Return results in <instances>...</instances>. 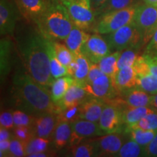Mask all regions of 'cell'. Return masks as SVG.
I'll return each instance as SVG.
<instances>
[{
    "mask_svg": "<svg viewBox=\"0 0 157 157\" xmlns=\"http://www.w3.org/2000/svg\"><path fill=\"white\" fill-rule=\"evenodd\" d=\"M47 42L48 38L36 24L18 31L15 36V48L23 66L37 83L50 90L55 78L50 71Z\"/></svg>",
    "mask_w": 157,
    "mask_h": 157,
    "instance_id": "obj_1",
    "label": "cell"
},
{
    "mask_svg": "<svg viewBox=\"0 0 157 157\" xmlns=\"http://www.w3.org/2000/svg\"><path fill=\"white\" fill-rule=\"evenodd\" d=\"M11 96L17 109L34 117L60 111L51 98L50 90L37 83L23 66L13 74Z\"/></svg>",
    "mask_w": 157,
    "mask_h": 157,
    "instance_id": "obj_2",
    "label": "cell"
},
{
    "mask_svg": "<svg viewBox=\"0 0 157 157\" xmlns=\"http://www.w3.org/2000/svg\"><path fill=\"white\" fill-rule=\"evenodd\" d=\"M41 33L52 40H65L74 24L61 0H48L45 10L34 23Z\"/></svg>",
    "mask_w": 157,
    "mask_h": 157,
    "instance_id": "obj_3",
    "label": "cell"
},
{
    "mask_svg": "<svg viewBox=\"0 0 157 157\" xmlns=\"http://www.w3.org/2000/svg\"><path fill=\"white\" fill-rule=\"evenodd\" d=\"M138 5L135 4L127 8L100 15L96 18L93 31L101 35L109 34L133 22Z\"/></svg>",
    "mask_w": 157,
    "mask_h": 157,
    "instance_id": "obj_4",
    "label": "cell"
},
{
    "mask_svg": "<svg viewBox=\"0 0 157 157\" xmlns=\"http://www.w3.org/2000/svg\"><path fill=\"white\" fill-rule=\"evenodd\" d=\"M111 52L123 51L131 48L142 49V39L140 31L134 22H132L118 30L104 35Z\"/></svg>",
    "mask_w": 157,
    "mask_h": 157,
    "instance_id": "obj_5",
    "label": "cell"
},
{
    "mask_svg": "<svg viewBox=\"0 0 157 157\" xmlns=\"http://www.w3.org/2000/svg\"><path fill=\"white\" fill-rule=\"evenodd\" d=\"M66 6L74 26L88 31L93 30L96 15L90 0H61Z\"/></svg>",
    "mask_w": 157,
    "mask_h": 157,
    "instance_id": "obj_6",
    "label": "cell"
},
{
    "mask_svg": "<svg viewBox=\"0 0 157 157\" xmlns=\"http://www.w3.org/2000/svg\"><path fill=\"white\" fill-rule=\"evenodd\" d=\"M133 22L140 33L142 47L146 48L157 29L156 6L146 4L139 5Z\"/></svg>",
    "mask_w": 157,
    "mask_h": 157,
    "instance_id": "obj_7",
    "label": "cell"
},
{
    "mask_svg": "<svg viewBox=\"0 0 157 157\" xmlns=\"http://www.w3.org/2000/svg\"><path fill=\"white\" fill-rule=\"evenodd\" d=\"M77 82L89 94L90 97L101 98L105 102L119 95V92L115 87L114 80L105 74L96 78L91 84L84 82Z\"/></svg>",
    "mask_w": 157,
    "mask_h": 157,
    "instance_id": "obj_8",
    "label": "cell"
},
{
    "mask_svg": "<svg viewBox=\"0 0 157 157\" xmlns=\"http://www.w3.org/2000/svg\"><path fill=\"white\" fill-rule=\"evenodd\" d=\"M71 135L68 148L79 144L80 143L89 139L105 135L100 128L99 124L85 119H78L71 123Z\"/></svg>",
    "mask_w": 157,
    "mask_h": 157,
    "instance_id": "obj_9",
    "label": "cell"
},
{
    "mask_svg": "<svg viewBox=\"0 0 157 157\" xmlns=\"http://www.w3.org/2000/svg\"><path fill=\"white\" fill-rule=\"evenodd\" d=\"M111 52L105 39L101 34H95L90 35L82 46L81 53L88 59L90 63H99V62Z\"/></svg>",
    "mask_w": 157,
    "mask_h": 157,
    "instance_id": "obj_10",
    "label": "cell"
},
{
    "mask_svg": "<svg viewBox=\"0 0 157 157\" xmlns=\"http://www.w3.org/2000/svg\"><path fill=\"white\" fill-rule=\"evenodd\" d=\"M98 124L105 135L121 132L124 126L122 109L113 104L107 103L102 112Z\"/></svg>",
    "mask_w": 157,
    "mask_h": 157,
    "instance_id": "obj_11",
    "label": "cell"
},
{
    "mask_svg": "<svg viewBox=\"0 0 157 157\" xmlns=\"http://www.w3.org/2000/svg\"><path fill=\"white\" fill-rule=\"evenodd\" d=\"M89 140L95 145L96 156H116L123 145L124 136L120 132H113Z\"/></svg>",
    "mask_w": 157,
    "mask_h": 157,
    "instance_id": "obj_12",
    "label": "cell"
},
{
    "mask_svg": "<svg viewBox=\"0 0 157 157\" xmlns=\"http://www.w3.org/2000/svg\"><path fill=\"white\" fill-rule=\"evenodd\" d=\"M20 14L16 3H13L10 0H0V34L2 36H13Z\"/></svg>",
    "mask_w": 157,
    "mask_h": 157,
    "instance_id": "obj_13",
    "label": "cell"
},
{
    "mask_svg": "<svg viewBox=\"0 0 157 157\" xmlns=\"http://www.w3.org/2000/svg\"><path fill=\"white\" fill-rule=\"evenodd\" d=\"M137 75V87L151 95L157 93V79L153 75L150 66L143 55L137 58L134 66Z\"/></svg>",
    "mask_w": 157,
    "mask_h": 157,
    "instance_id": "obj_14",
    "label": "cell"
},
{
    "mask_svg": "<svg viewBox=\"0 0 157 157\" xmlns=\"http://www.w3.org/2000/svg\"><path fill=\"white\" fill-rule=\"evenodd\" d=\"M58 123L57 113H49L36 117L31 127L35 137L52 140Z\"/></svg>",
    "mask_w": 157,
    "mask_h": 157,
    "instance_id": "obj_15",
    "label": "cell"
},
{
    "mask_svg": "<svg viewBox=\"0 0 157 157\" xmlns=\"http://www.w3.org/2000/svg\"><path fill=\"white\" fill-rule=\"evenodd\" d=\"M20 13L29 23H35L45 10L48 0H15Z\"/></svg>",
    "mask_w": 157,
    "mask_h": 157,
    "instance_id": "obj_16",
    "label": "cell"
},
{
    "mask_svg": "<svg viewBox=\"0 0 157 157\" xmlns=\"http://www.w3.org/2000/svg\"><path fill=\"white\" fill-rule=\"evenodd\" d=\"M107 105L105 101L101 98L90 97L79 105V119L99 122L104 108Z\"/></svg>",
    "mask_w": 157,
    "mask_h": 157,
    "instance_id": "obj_17",
    "label": "cell"
},
{
    "mask_svg": "<svg viewBox=\"0 0 157 157\" xmlns=\"http://www.w3.org/2000/svg\"><path fill=\"white\" fill-rule=\"evenodd\" d=\"M89 98H90V95L75 80L74 84H72L63 98L56 103V105L60 111L73 105H80Z\"/></svg>",
    "mask_w": 157,
    "mask_h": 157,
    "instance_id": "obj_18",
    "label": "cell"
},
{
    "mask_svg": "<svg viewBox=\"0 0 157 157\" xmlns=\"http://www.w3.org/2000/svg\"><path fill=\"white\" fill-rule=\"evenodd\" d=\"M13 42L9 36H2L0 41V76L2 82L11 70Z\"/></svg>",
    "mask_w": 157,
    "mask_h": 157,
    "instance_id": "obj_19",
    "label": "cell"
},
{
    "mask_svg": "<svg viewBox=\"0 0 157 157\" xmlns=\"http://www.w3.org/2000/svg\"><path fill=\"white\" fill-rule=\"evenodd\" d=\"M115 87L119 93L124 90L137 87V78L133 66L118 71L114 79Z\"/></svg>",
    "mask_w": 157,
    "mask_h": 157,
    "instance_id": "obj_20",
    "label": "cell"
},
{
    "mask_svg": "<svg viewBox=\"0 0 157 157\" xmlns=\"http://www.w3.org/2000/svg\"><path fill=\"white\" fill-rule=\"evenodd\" d=\"M90 35L91 34L87 33V31L74 25L69 34L64 40L65 44L74 56H76L81 53L82 46L90 38Z\"/></svg>",
    "mask_w": 157,
    "mask_h": 157,
    "instance_id": "obj_21",
    "label": "cell"
},
{
    "mask_svg": "<svg viewBox=\"0 0 157 157\" xmlns=\"http://www.w3.org/2000/svg\"><path fill=\"white\" fill-rule=\"evenodd\" d=\"M154 111H156L150 106H124L122 109L124 128H129L134 126L140 119Z\"/></svg>",
    "mask_w": 157,
    "mask_h": 157,
    "instance_id": "obj_22",
    "label": "cell"
},
{
    "mask_svg": "<svg viewBox=\"0 0 157 157\" xmlns=\"http://www.w3.org/2000/svg\"><path fill=\"white\" fill-rule=\"evenodd\" d=\"M74 82L75 79L73 76L70 75L55 78L50 88V95L52 101L56 104L58 103L63 98L65 94L71 87L72 84H74Z\"/></svg>",
    "mask_w": 157,
    "mask_h": 157,
    "instance_id": "obj_23",
    "label": "cell"
},
{
    "mask_svg": "<svg viewBox=\"0 0 157 157\" xmlns=\"http://www.w3.org/2000/svg\"><path fill=\"white\" fill-rule=\"evenodd\" d=\"M71 127V124L66 121H60L55 130L52 138V146L56 151H60L69 144Z\"/></svg>",
    "mask_w": 157,
    "mask_h": 157,
    "instance_id": "obj_24",
    "label": "cell"
},
{
    "mask_svg": "<svg viewBox=\"0 0 157 157\" xmlns=\"http://www.w3.org/2000/svg\"><path fill=\"white\" fill-rule=\"evenodd\" d=\"M47 48H48L49 60H50V71L52 77L54 78H57L61 77V76L68 75V68L61 63L60 60H58V58H57L54 50L53 45H52V39L48 38Z\"/></svg>",
    "mask_w": 157,
    "mask_h": 157,
    "instance_id": "obj_25",
    "label": "cell"
},
{
    "mask_svg": "<svg viewBox=\"0 0 157 157\" xmlns=\"http://www.w3.org/2000/svg\"><path fill=\"white\" fill-rule=\"evenodd\" d=\"M121 51H114L111 52L105 57L102 59L99 62V66L104 74L110 76L113 80L115 79V76L118 72L117 62L118 59L120 56Z\"/></svg>",
    "mask_w": 157,
    "mask_h": 157,
    "instance_id": "obj_26",
    "label": "cell"
},
{
    "mask_svg": "<svg viewBox=\"0 0 157 157\" xmlns=\"http://www.w3.org/2000/svg\"><path fill=\"white\" fill-rule=\"evenodd\" d=\"M124 131L127 133H129L130 139L135 140L143 148H145L153 140L157 132L156 131L144 129L137 127L125 128Z\"/></svg>",
    "mask_w": 157,
    "mask_h": 157,
    "instance_id": "obj_27",
    "label": "cell"
},
{
    "mask_svg": "<svg viewBox=\"0 0 157 157\" xmlns=\"http://www.w3.org/2000/svg\"><path fill=\"white\" fill-rule=\"evenodd\" d=\"M135 5V0H107L103 5L95 11L96 17L109 13V12L119 10Z\"/></svg>",
    "mask_w": 157,
    "mask_h": 157,
    "instance_id": "obj_28",
    "label": "cell"
},
{
    "mask_svg": "<svg viewBox=\"0 0 157 157\" xmlns=\"http://www.w3.org/2000/svg\"><path fill=\"white\" fill-rule=\"evenodd\" d=\"M69 154L74 157H91L96 156L95 147L90 140L84 141L79 144L70 147Z\"/></svg>",
    "mask_w": 157,
    "mask_h": 157,
    "instance_id": "obj_29",
    "label": "cell"
},
{
    "mask_svg": "<svg viewBox=\"0 0 157 157\" xmlns=\"http://www.w3.org/2000/svg\"><path fill=\"white\" fill-rule=\"evenodd\" d=\"M75 60L76 61V67L72 76L76 82H84L89 73L91 63L82 53L75 56Z\"/></svg>",
    "mask_w": 157,
    "mask_h": 157,
    "instance_id": "obj_30",
    "label": "cell"
},
{
    "mask_svg": "<svg viewBox=\"0 0 157 157\" xmlns=\"http://www.w3.org/2000/svg\"><path fill=\"white\" fill-rule=\"evenodd\" d=\"M52 145V140L40 137H34L26 146L25 156H29L35 153L46 151L50 150V146Z\"/></svg>",
    "mask_w": 157,
    "mask_h": 157,
    "instance_id": "obj_31",
    "label": "cell"
},
{
    "mask_svg": "<svg viewBox=\"0 0 157 157\" xmlns=\"http://www.w3.org/2000/svg\"><path fill=\"white\" fill-rule=\"evenodd\" d=\"M142 156H144V148L132 139L123 144L119 151L116 155V156L120 157H137Z\"/></svg>",
    "mask_w": 157,
    "mask_h": 157,
    "instance_id": "obj_32",
    "label": "cell"
},
{
    "mask_svg": "<svg viewBox=\"0 0 157 157\" xmlns=\"http://www.w3.org/2000/svg\"><path fill=\"white\" fill-rule=\"evenodd\" d=\"M55 52L60 62L68 67L71 63L75 58V56L72 53L66 44H63L57 40H52Z\"/></svg>",
    "mask_w": 157,
    "mask_h": 157,
    "instance_id": "obj_33",
    "label": "cell"
},
{
    "mask_svg": "<svg viewBox=\"0 0 157 157\" xmlns=\"http://www.w3.org/2000/svg\"><path fill=\"white\" fill-rule=\"evenodd\" d=\"M140 49L131 48L121 51L120 56L118 59L117 67L118 69L130 67L134 66L137 58L139 56V50Z\"/></svg>",
    "mask_w": 157,
    "mask_h": 157,
    "instance_id": "obj_34",
    "label": "cell"
},
{
    "mask_svg": "<svg viewBox=\"0 0 157 157\" xmlns=\"http://www.w3.org/2000/svg\"><path fill=\"white\" fill-rule=\"evenodd\" d=\"M79 105H73V106L60 110L57 113L58 121H66L71 124L79 119Z\"/></svg>",
    "mask_w": 157,
    "mask_h": 157,
    "instance_id": "obj_35",
    "label": "cell"
},
{
    "mask_svg": "<svg viewBox=\"0 0 157 157\" xmlns=\"http://www.w3.org/2000/svg\"><path fill=\"white\" fill-rule=\"evenodd\" d=\"M15 127H32L36 117L28 113L21 109H16L13 111Z\"/></svg>",
    "mask_w": 157,
    "mask_h": 157,
    "instance_id": "obj_36",
    "label": "cell"
},
{
    "mask_svg": "<svg viewBox=\"0 0 157 157\" xmlns=\"http://www.w3.org/2000/svg\"><path fill=\"white\" fill-rule=\"evenodd\" d=\"M13 137L28 144L35 137L31 127H15L13 129Z\"/></svg>",
    "mask_w": 157,
    "mask_h": 157,
    "instance_id": "obj_37",
    "label": "cell"
},
{
    "mask_svg": "<svg viewBox=\"0 0 157 157\" xmlns=\"http://www.w3.org/2000/svg\"><path fill=\"white\" fill-rule=\"evenodd\" d=\"M132 127H140V128L144 129H148V130L157 132V111L149 113L144 118H143L142 119H140L136 124H135Z\"/></svg>",
    "mask_w": 157,
    "mask_h": 157,
    "instance_id": "obj_38",
    "label": "cell"
},
{
    "mask_svg": "<svg viewBox=\"0 0 157 157\" xmlns=\"http://www.w3.org/2000/svg\"><path fill=\"white\" fill-rule=\"evenodd\" d=\"M27 144L23 141L13 137L10 141V147L8 156L22 157L25 156Z\"/></svg>",
    "mask_w": 157,
    "mask_h": 157,
    "instance_id": "obj_39",
    "label": "cell"
},
{
    "mask_svg": "<svg viewBox=\"0 0 157 157\" xmlns=\"http://www.w3.org/2000/svg\"><path fill=\"white\" fill-rule=\"evenodd\" d=\"M13 111H4L0 114V127L13 129L15 127L14 119H13Z\"/></svg>",
    "mask_w": 157,
    "mask_h": 157,
    "instance_id": "obj_40",
    "label": "cell"
},
{
    "mask_svg": "<svg viewBox=\"0 0 157 157\" xmlns=\"http://www.w3.org/2000/svg\"><path fill=\"white\" fill-rule=\"evenodd\" d=\"M103 72L102 71L101 68H100L99 64L95 63H90V67L88 73L87 77L84 82L87 84H91L95 81L96 78H98L100 76L103 75Z\"/></svg>",
    "mask_w": 157,
    "mask_h": 157,
    "instance_id": "obj_41",
    "label": "cell"
},
{
    "mask_svg": "<svg viewBox=\"0 0 157 157\" xmlns=\"http://www.w3.org/2000/svg\"><path fill=\"white\" fill-rule=\"evenodd\" d=\"M143 53L157 56V29L155 31L154 36H152L150 42L145 48V51Z\"/></svg>",
    "mask_w": 157,
    "mask_h": 157,
    "instance_id": "obj_42",
    "label": "cell"
},
{
    "mask_svg": "<svg viewBox=\"0 0 157 157\" xmlns=\"http://www.w3.org/2000/svg\"><path fill=\"white\" fill-rule=\"evenodd\" d=\"M144 156H157V132L153 140L144 148Z\"/></svg>",
    "mask_w": 157,
    "mask_h": 157,
    "instance_id": "obj_43",
    "label": "cell"
},
{
    "mask_svg": "<svg viewBox=\"0 0 157 157\" xmlns=\"http://www.w3.org/2000/svg\"><path fill=\"white\" fill-rule=\"evenodd\" d=\"M143 56H144L146 61L148 62L153 75L157 79V56H151V55L146 53H143Z\"/></svg>",
    "mask_w": 157,
    "mask_h": 157,
    "instance_id": "obj_44",
    "label": "cell"
},
{
    "mask_svg": "<svg viewBox=\"0 0 157 157\" xmlns=\"http://www.w3.org/2000/svg\"><path fill=\"white\" fill-rule=\"evenodd\" d=\"M11 140L0 141V156H8Z\"/></svg>",
    "mask_w": 157,
    "mask_h": 157,
    "instance_id": "obj_45",
    "label": "cell"
},
{
    "mask_svg": "<svg viewBox=\"0 0 157 157\" xmlns=\"http://www.w3.org/2000/svg\"><path fill=\"white\" fill-rule=\"evenodd\" d=\"M13 137V132H10V129L1 127L0 128V141L5 140H11Z\"/></svg>",
    "mask_w": 157,
    "mask_h": 157,
    "instance_id": "obj_46",
    "label": "cell"
},
{
    "mask_svg": "<svg viewBox=\"0 0 157 157\" xmlns=\"http://www.w3.org/2000/svg\"><path fill=\"white\" fill-rule=\"evenodd\" d=\"M106 1L107 0H90L92 8H93L94 12H95L97 9L99 8V7H101L102 5H103Z\"/></svg>",
    "mask_w": 157,
    "mask_h": 157,
    "instance_id": "obj_47",
    "label": "cell"
},
{
    "mask_svg": "<svg viewBox=\"0 0 157 157\" xmlns=\"http://www.w3.org/2000/svg\"><path fill=\"white\" fill-rule=\"evenodd\" d=\"M150 106L157 111V93L152 95Z\"/></svg>",
    "mask_w": 157,
    "mask_h": 157,
    "instance_id": "obj_48",
    "label": "cell"
},
{
    "mask_svg": "<svg viewBox=\"0 0 157 157\" xmlns=\"http://www.w3.org/2000/svg\"><path fill=\"white\" fill-rule=\"evenodd\" d=\"M144 4L150 5H154L157 7V0H143Z\"/></svg>",
    "mask_w": 157,
    "mask_h": 157,
    "instance_id": "obj_49",
    "label": "cell"
}]
</instances>
